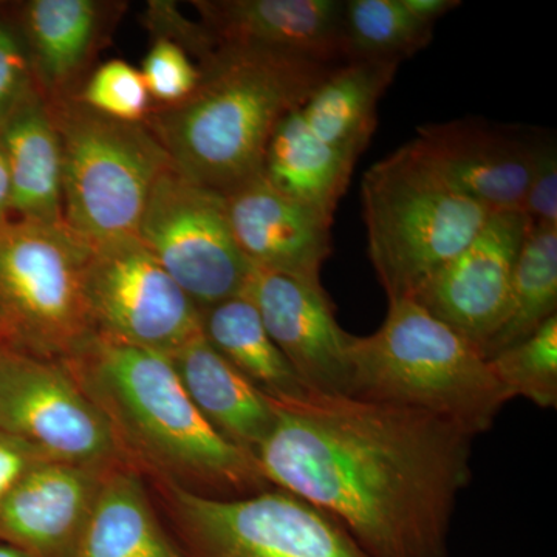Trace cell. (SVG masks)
Masks as SVG:
<instances>
[{"label": "cell", "mask_w": 557, "mask_h": 557, "mask_svg": "<svg viewBox=\"0 0 557 557\" xmlns=\"http://www.w3.org/2000/svg\"><path fill=\"white\" fill-rule=\"evenodd\" d=\"M361 197L369 259L388 300L412 299L493 214L449 183L413 139L369 168Z\"/></svg>", "instance_id": "5b68a950"}, {"label": "cell", "mask_w": 557, "mask_h": 557, "mask_svg": "<svg viewBox=\"0 0 557 557\" xmlns=\"http://www.w3.org/2000/svg\"><path fill=\"white\" fill-rule=\"evenodd\" d=\"M145 21L153 38H163L177 44L189 54L190 60L196 58L197 65L208 60L218 49V42L207 27L200 21L193 22L183 16L175 3L157 2V0L149 2Z\"/></svg>", "instance_id": "1f68e13d"}, {"label": "cell", "mask_w": 557, "mask_h": 557, "mask_svg": "<svg viewBox=\"0 0 557 557\" xmlns=\"http://www.w3.org/2000/svg\"><path fill=\"white\" fill-rule=\"evenodd\" d=\"M355 164L319 141L300 119L298 109L285 116L274 132L262 174L281 193L333 219Z\"/></svg>", "instance_id": "603a6c76"}, {"label": "cell", "mask_w": 557, "mask_h": 557, "mask_svg": "<svg viewBox=\"0 0 557 557\" xmlns=\"http://www.w3.org/2000/svg\"><path fill=\"white\" fill-rule=\"evenodd\" d=\"M84 296L101 339L170 357L201 333L199 306L137 236L89 247Z\"/></svg>", "instance_id": "30bf717a"}, {"label": "cell", "mask_w": 557, "mask_h": 557, "mask_svg": "<svg viewBox=\"0 0 557 557\" xmlns=\"http://www.w3.org/2000/svg\"><path fill=\"white\" fill-rule=\"evenodd\" d=\"M11 220V180L9 161L0 141V225Z\"/></svg>", "instance_id": "e575fe53"}, {"label": "cell", "mask_w": 557, "mask_h": 557, "mask_svg": "<svg viewBox=\"0 0 557 557\" xmlns=\"http://www.w3.org/2000/svg\"><path fill=\"white\" fill-rule=\"evenodd\" d=\"M223 196L237 245L255 269L321 282L333 219L281 193L262 172Z\"/></svg>", "instance_id": "5bb4252c"}, {"label": "cell", "mask_w": 557, "mask_h": 557, "mask_svg": "<svg viewBox=\"0 0 557 557\" xmlns=\"http://www.w3.org/2000/svg\"><path fill=\"white\" fill-rule=\"evenodd\" d=\"M401 3L410 16L431 27H434L440 17L461 5L458 0H401Z\"/></svg>", "instance_id": "836d02e7"}, {"label": "cell", "mask_w": 557, "mask_h": 557, "mask_svg": "<svg viewBox=\"0 0 557 557\" xmlns=\"http://www.w3.org/2000/svg\"><path fill=\"white\" fill-rule=\"evenodd\" d=\"M520 211L530 225L557 226V149L552 138L537 135L533 168Z\"/></svg>", "instance_id": "4dcf8cb0"}, {"label": "cell", "mask_w": 557, "mask_h": 557, "mask_svg": "<svg viewBox=\"0 0 557 557\" xmlns=\"http://www.w3.org/2000/svg\"><path fill=\"white\" fill-rule=\"evenodd\" d=\"M557 310V226L530 225L520 248L507 313L483 355L504 350L536 332Z\"/></svg>", "instance_id": "d4e9b609"}, {"label": "cell", "mask_w": 557, "mask_h": 557, "mask_svg": "<svg viewBox=\"0 0 557 557\" xmlns=\"http://www.w3.org/2000/svg\"><path fill=\"white\" fill-rule=\"evenodd\" d=\"M137 237L200 310L242 296L255 270L231 230L225 196L172 164L153 185Z\"/></svg>", "instance_id": "9c48e42d"}, {"label": "cell", "mask_w": 557, "mask_h": 557, "mask_svg": "<svg viewBox=\"0 0 557 557\" xmlns=\"http://www.w3.org/2000/svg\"><path fill=\"white\" fill-rule=\"evenodd\" d=\"M87 256L67 226L0 225V350L65 362L90 343Z\"/></svg>", "instance_id": "52a82bcc"}, {"label": "cell", "mask_w": 557, "mask_h": 557, "mask_svg": "<svg viewBox=\"0 0 557 557\" xmlns=\"http://www.w3.org/2000/svg\"><path fill=\"white\" fill-rule=\"evenodd\" d=\"M60 137L62 212L87 247L135 237L150 193L171 166L145 123L95 112L76 95L46 100Z\"/></svg>", "instance_id": "8992f818"}, {"label": "cell", "mask_w": 557, "mask_h": 557, "mask_svg": "<svg viewBox=\"0 0 557 557\" xmlns=\"http://www.w3.org/2000/svg\"><path fill=\"white\" fill-rule=\"evenodd\" d=\"M490 368L512 398H527L542 409L557 406V317L525 339L487 358Z\"/></svg>", "instance_id": "4316f807"}, {"label": "cell", "mask_w": 557, "mask_h": 557, "mask_svg": "<svg viewBox=\"0 0 557 557\" xmlns=\"http://www.w3.org/2000/svg\"><path fill=\"white\" fill-rule=\"evenodd\" d=\"M401 62L358 60L332 70L299 108L319 141L357 163L379 126V104Z\"/></svg>", "instance_id": "44dd1931"}, {"label": "cell", "mask_w": 557, "mask_h": 557, "mask_svg": "<svg viewBox=\"0 0 557 557\" xmlns=\"http://www.w3.org/2000/svg\"><path fill=\"white\" fill-rule=\"evenodd\" d=\"M0 431L53 461L116 468L112 424L65 362L0 350Z\"/></svg>", "instance_id": "8fae6325"}, {"label": "cell", "mask_w": 557, "mask_h": 557, "mask_svg": "<svg viewBox=\"0 0 557 557\" xmlns=\"http://www.w3.org/2000/svg\"><path fill=\"white\" fill-rule=\"evenodd\" d=\"M49 458L22 440L0 431V507L21 480Z\"/></svg>", "instance_id": "d6a6232c"}, {"label": "cell", "mask_w": 557, "mask_h": 557, "mask_svg": "<svg viewBox=\"0 0 557 557\" xmlns=\"http://www.w3.org/2000/svg\"><path fill=\"white\" fill-rule=\"evenodd\" d=\"M528 228L530 222L522 211L493 212L468 247L412 299L483 354L507 313L512 274Z\"/></svg>", "instance_id": "7c38bea8"}, {"label": "cell", "mask_w": 557, "mask_h": 557, "mask_svg": "<svg viewBox=\"0 0 557 557\" xmlns=\"http://www.w3.org/2000/svg\"><path fill=\"white\" fill-rule=\"evenodd\" d=\"M0 141L9 161L11 219L65 226L60 137L38 87L0 127Z\"/></svg>", "instance_id": "ffe728a7"}, {"label": "cell", "mask_w": 557, "mask_h": 557, "mask_svg": "<svg viewBox=\"0 0 557 557\" xmlns=\"http://www.w3.org/2000/svg\"><path fill=\"white\" fill-rule=\"evenodd\" d=\"M163 480L186 557H373L338 522L287 491L223 498Z\"/></svg>", "instance_id": "ba28073f"}, {"label": "cell", "mask_w": 557, "mask_h": 557, "mask_svg": "<svg viewBox=\"0 0 557 557\" xmlns=\"http://www.w3.org/2000/svg\"><path fill=\"white\" fill-rule=\"evenodd\" d=\"M242 296L255 304L271 339L304 386L348 395L355 336L336 321L321 282L255 269Z\"/></svg>", "instance_id": "4fadbf2b"}, {"label": "cell", "mask_w": 557, "mask_h": 557, "mask_svg": "<svg viewBox=\"0 0 557 557\" xmlns=\"http://www.w3.org/2000/svg\"><path fill=\"white\" fill-rule=\"evenodd\" d=\"M434 27L410 16L401 0L344 2V38L350 61H398L426 49Z\"/></svg>", "instance_id": "484cf974"}, {"label": "cell", "mask_w": 557, "mask_h": 557, "mask_svg": "<svg viewBox=\"0 0 557 557\" xmlns=\"http://www.w3.org/2000/svg\"><path fill=\"white\" fill-rule=\"evenodd\" d=\"M348 395L424 410L474 438L512 399L482 350L413 299L388 300L381 327L355 336Z\"/></svg>", "instance_id": "277c9868"}, {"label": "cell", "mask_w": 557, "mask_h": 557, "mask_svg": "<svg viewBox=\"0 0 557 557\" xmlns=\"http://www.w3.org/2000/svg\"><path fill=\"white\" fill-rule=\"evenodd\" d=\"M201 24L218 44L350 62L339 0H196Z\"/></svg>", "instance_id": "2e32d148"}, {"label": "cell", "mask_w": 557, "mask_h": 557, "mask_svg": "<svg viewBox=\"0 0 557 557\" xmlns=\"http://www.w3.org/2000/svg\"><path fill=\"white\" fill-rule=\"evenodd\" d=\"M255 456L270 486L338 522L373 557H449L472 435L406 406L304 388L270 397Z\"/></svg>", "instance_id": "6da1fadb"}, {"label": "cell", "mask_w": 557, "mask_h": 557, "mask_svg": "<svg viewBox=\"0 0 557 557\" xmlns=\"http://www.w3.org/2000/svg\"><path fill=\"white\" fill-rule=\"evenodd\" d=\"M95 0H32L22 7L21 30L36 87L46 100L75 95L81 75L100 46L106 11Z\"/></svg>", "instance_id": "ac0fdd59"}, {"label": "cell", "mask_w": 557, "mask_h": 557, "mask_svg": "<svg viewBox=\"0 0 557 557\" xmlns=\"http://www.w3.org/2000/svg\"><path fill=\"white\" fill-rule=\"evenodd\" d=\"M75 95L95 112L124 123H145L153 108L141 72L121 60L94 70Z\"/></svg>", "instance_id": "83f0119b"}, {"label": "cell", "mask_w": 557, "mask_h": 557, "mask_svg": "<svg viewBox=\"0 0 557 557\" xmlns=\"http://www.w3.org/2000/svg\"><path fill=\"white\" fill-rule=\"evenodd\" d=\"M197 67L200 81L193 95L180 104L152 108L145 124L180 174L226 194L262 172L278 124L338 65L218 44Z\"/></svg>", "instance_id": "7a4b0ae2"}, {"label": "cell", "mask_w": 557, "mask_h": 557, "mask_svg": "<svg viewBox=\"0 0 557 557\" xmlns=\"http://www.w3.org/2000/svg\"><path fill=\"white\" fill-rule=\"evenodd\" d=\"M0 557H30L25 555V553L20 552V549L10 547L7 544H0Z\"/></svg>", "instance_id": "d590c367"}, {"label": "cell", "mask_w": 557, "mask_h": 557, "mask_svg": "<svg viewBox=\"0 0 557 557\" xmlns=\"http://www.w3.org/2000/svg\"><path fill=\"white\" fill-rule=\"evenodd\" d=\"M200 313L208 343L263 394L284 397L307 388L271 339L251 300L236 296Z\"/></svg>", "instance_id": "cb8c5ba5"}, {"label": "cell", "mask_w": 557, "mask_h": 557, "mask_svg": "<svg viewBox=\"0 0 557 557\" xmlns=\"http://www.w3.org/2000/svg\"><path fill=\"white\" fill-rule=\"evenodd\" d=\"M35 87L21 25L0 20V127Z\"/></svg>", "instance_id": "f546056e"}, {"label": "cell", "mask_w": 557, "mask_h": 557, "mask_svg": "<svg viewBox=\"0 0 557 557\" xmlns=\"http://www.w3.org/2000/svg\"><path fill=\"white\" fill-rule=\"evenodd\" d=\"M65 364L112 424L124 454H135L163 479H185L237 497L273 487L255 454L205 420L168 355L94 336Z\"/></svg>", "instance_id": "3957f363"}, {"label": "cell", "mask_w": 557, "mask_h": 557, "mask_svg": "<svg viewBox=\"0 0 557 557\" xmlns=\"http://www.w3.org/2000/svg\"><path fill=\"white\" fill-rule=\"evenodd\" d=\"M113 468L47 460L0 507V544L30 557H67Z\"/></svg>", "instance_id": "e0dca14e"}, {"label": "cell", "mask_w": 557, "mask_h": 557, "mask_svg": "<svg viewBox=\"0 0 557 557\" xmlns=\"http://www.w3.org/2000/svg\"><path fill=\"white\" fill-rule=\"evenodd\" d=\"M536 137L480 120L420 127L413 141L449 183L491 212L520 211Z\"/></svg>", "instance_id": "9a60e30c"}, {"label": "cell", "mask_w": 557, "mask_h": 557, "mask_svg": "<svg viewBox=\"0 0 557 557\" xmlns=\"http://www.w3.org/2000/svg\"><path fill=\"white\" fill-rule=\"evenodd\" d=\"M152 101L159 108L180 104L199 86L200 70L177 44L153 38L152 47L139 70Z\"/></svg>", "instance_id": "f1b7e54d"}, {"label": "cell", "mask_w": 557, "mask_h": 557, "mask_svg": "<svg viewBox=\"0 0 557 557\" xmlns=\"http://www.w3.org/2000/svg\"><path fill=\"white\" fill-rule=\"evenodd\" d=\"M67 557H186L137 472L110 469Z\"/></svg>", "instance_id": "7402d4cb"}, {"label": "cell", "mask_w": 557, "mask_h": 557, "mask_svg": "<svg viewBox=\"0 0 557 557\" xmlns=\"http://www.w3.org/2000/svg\"><path fill=\"white\" fill-rule=\"evenodd\" d=\"M186 394L223 438L255 454L274 416L269 398L231 366L203 332L170 355Z\"/></svg>", "instance_id": "d6986e66"}]
</instances>
